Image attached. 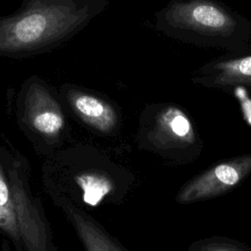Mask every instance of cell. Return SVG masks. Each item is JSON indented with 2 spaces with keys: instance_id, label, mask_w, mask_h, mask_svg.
Segmentation results:
<instances>
[{
  "instance_id": "1",
  "label": "cell",
  "mask_w": 251,
  "mask_h": 251,
  "mask_svg": "<svg viewBox=\"0 0 251 251\" xmlns=\"http://www.w3.org/2000/svg\"><path fill=\"white\" fill-rule=\"evenodd\" d=\"M108 0H24L0 17V57L23 59L50 52L107 10Z\"/></svg>"
},
{
  "instance_id": "2",
  "label": "cell",
  "mask_w": 251,
  "mask_h": 251,
  "mask_svg": "<svg viewBox=\"0 0 251 251\" xmlns=\"http://www.w3.org/2000/svg\"><path fill=\"white\" fill-rule=\"evenodd\" d=\"M164 35L226 54L251 51V20L221 0H170L155 14Z\"/></svg>"
},
{
  "instance_id": "3",
  "label": "cell",
  "mask_w": 251,
  "mask_h": 251,
  "mask_svg": "<svg viewBox=\"0 0 251 251\" xmlns=\"http://www.w3.org/2000/svg\"><path fill=\"white\" fill-rule=\"evenodd\" d=\"M0 230L20 251H56L39 201L32 196L28 176L19 160L0 154Z\"/></svg>"
},
{
  "instance_id": "4",
  "label": "cell",
  "mask_w": 251,
  "mask_h": 251,
  "mask_svg": "<svg viewBox=\"0 0 251 251\" xmlns=\"http://www.w3.org/2000/svg\"><path fill=\"white\" fill-rule=\"evenodd\" d=\"M138 141L143 149L177 164L195 162L204 147L187 111L171 102L145 107L140 117Z\"/></svg>"
},
{
  "instance_id": "5",
  "label": "cell",
  "mask_w": 251,
  "mask_h": 251,
  "mask_svg": "<svg viewBox=\"0 0 251 251\" xmlns=\"http://www.w3.org/2000/svg\"><path fill=\"white\" fill-rule=\"evenodd\" d=\"M21 121L38 136L58 138L66 126V118L53 88L38 76H30L21 87L18 97Z\"/></svg>"
},
{
  "instance_id": "6",
  "label": "cell",
  "mask_w": 251,
  "mask_h": 251,
  "mask_svg": "<svg viewBox=\"0 0 251 251\" xmlns=\"http://www.w3.org/2000/svg\"><path fill=\"white\" fill-rule=\"evenodd\" d=\"M251 174V153L220 161L188 179L176 202L192 204L223 196L239 186Z\"/></svg>"
},
{
  "instance_id": "7",
  "label": "cell",
  "mask_w": 251,
  "mask_h": 251,
  "mask_svg": "<svg viewBox=\"0 0 251 251\" xmlns=\"http://www.w3.org/2000/svg\"><path fill=\"white\" fill-rule=\"evenodd\" d=\"M96 162H70L68 169H62L60 176L67 180V192H76L75 199H79L89 207H98L106 200H114L118 192H122L121 176L116 177L114 167L98 166Z\"/></svg>"
},
{
  "instance_id": "8",
  "label": "cell",
  "mask_w": 251,
  "mask_h": 251,
  "mask_svg": "<svg viewBox=\"0 0 251 251\" xmlns=\"http://www.w3.org/2000/svg\"><path fill=\"white\" fill-rule=\"evenodd\" d=\"M190 80L205 88L225 91L245 88L251 91V51L226 53L214 58L196 68Z\"/></svg>"
},
{
  "instance_id": "9",
  "label": "cell",
  "mask_w": 251,
  "mask_h": 251,
  "mask_svg": "<svg viewBox=\"0 0 251 251\" xmlns=\"http://www.w3.org/2000/svg\"><path fill=\"white\" fill-rule=\"evenodd\" d=\"M60 97L81 122L91 128L110 134L120 126V115L115 105L105 97L86 88L66 83Z\"/></svg>"
},
{
  "instance_id": "10",
  "label": "cell",
  "mask_w": 251,
  "mask_h": 251,
  "mask_svg": "<svg viewBox=\"0 0 251 251\" xmlns=\"http://www.w3.org/2000/svg\"><path fill=\"white\" fill-rule=\"evenodd\" d=\"M49 193L74 226L85 251H128L78 205L60 193Z\"/></svg>"
},
{
  "instance_id": "11",
  "label": "cell",
  "mask_w": 251,
  "mask_h": 251,
  "mask_svg": "<svg viewBox=\"0 0 251 251\" xmlns=\"http://www.w3.org/2000/svg\"><path fill=\"white\" fill-rule=\"evenodd\" d=\"M186 251H251V247L229 237L211 236L193 241Z\"/></svg>"
},
{
  "instance_id": "12",
  "label": "cell",
  "mask_w": 251,
  "mask_h": 251,
  "mask_svg": "<svg viewBox=\"0 0 251 251\" xmlns=\"http://www.w3.org/2000/svg\"><path fill=\"white\" fill-rule=\"evenodd\" d=\"M250 2H251V0H250Z\"/></svg>"
}]
</instances>
